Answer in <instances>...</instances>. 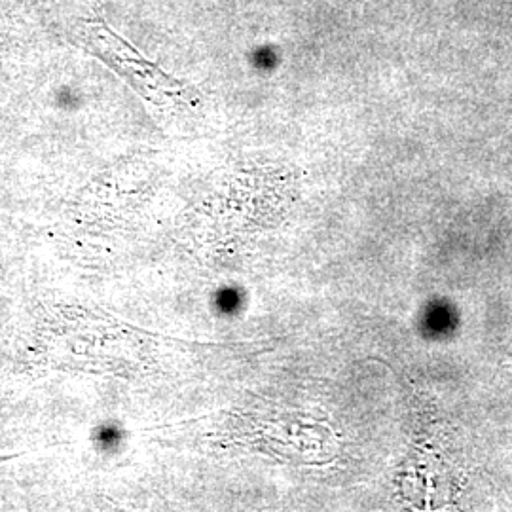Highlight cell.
<instances>
[{
	"instance_id": "cell-1",
	"label": "cell",
	"mask_w": 512,
	"mask_h": 512,
	"mask_svg": "<svg viewBox=\"0 0 512 512\" xmlns=\"http://www.w3.org/2000/svg\"><path fill=\"white\" fill-rule=\"evenodd\" d=\"M82 38L93 54L107 61L114 71L126 76L133 88L154 103H167L171 99H183L188 86L165 74L158 65L147 61L126 40L118 37L103 23H84Z\"/></svg>"
}]
</instances>
